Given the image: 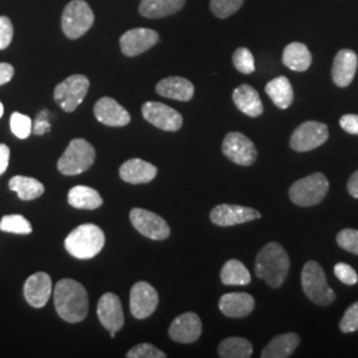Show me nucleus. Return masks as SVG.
<instances>
[{
	"mask_svg": "<svg viewBox=\"0 0 358 358\" xmlns=\"http://www.w3.org/2000/svg\"><path fill=\"white\" fill-rule=\"evenodd\" d=\"M53 301L57 315L71 324H76L88 316L90 300L83 284L73 279H63L53 289Z\"/></svg>",
	"mask_w": 358,
	"mask_h": 358,
	"instance_id": "obj_1",
	"label": "nucleus"
},
{
	"mask_svg": "<svg viewBox=\"0 0 358 358\" xmlns=\"http://www.w3.org/2000/svg\"><path fill=\"white\" fill-rule=\"evenodd\" d=\"M289 272V257L279 243L266 244L256 256V276L271 288H280Z\"/></svg>",
	"mask_w": 358,
	"mask_h": 358,
	"instance_id": "obj_2",
	"label": "nucleus"
},
{
	"mask_svg": "<svg viewBox=\"0 0 358 358\" xmlns=\"http://www.w3.org/2000/svg\"><path fill=\"white\" fill-rule=\"evenodd\" d=\"M105 244L103 231L92 223L81 224L65 238V250L76 259L87 260L101 252Z\"/></svg>",
	"mask_w": 358,
	"mask_h": 358,
	"instance_id": "obj_3",
	"label": "nucleus"
},
{
	"mask_svg": "<svg viewBox=\"0 0 358 358\" xmlns=\"http://www.w3.org/2000/svg\"><path fill=\"white\" fill-rule=\"evenodd\" d=\"M96 159V150L84 138H75L68 145L57 162V169L64 176H78L90 170Z\"/></svg>",
	"mask_w": 358,
	"mask_h": 358,
	"instance_id": "obj_4",
	"label": "nucleus"
},
{
	"mask_svg": "<svg viewBox=\"0 0 358 358\" xmlns=\"http://www.w3.org/2000/svg\"><path fill=\"white\" fill-rule=\"evenodd\" d=\"M301 285L308 299L321 307L332 304L336 299V294L327 282L324 269L317 262L310 260L304 266L301 271Z\"/></svg>",
	"mask_w": 358,
	"mask_h": 358,
	"instance_id": "obj_5",
	"label": "nucleus"
},
{
	"mask_svg": "<svg viewBox=\"0 0 358 358\" xmlns=\"http://www.w3.org/2000/svg\"><path fill=\"white\" fill-rule=\"evenodd\" d=\"M329 190V182L321 173L310 174L306 178L296 180L289 189V198L294 205L310 207L324 201Z\"/></svg>",
	"mask_w": 358,
	"mask_h": 358,
	"instance_id": "obj_6",
	"label": "nucleus"
},
{
	"mask_svg": "<svg viewBox=\"0 0 358 358\" xmlns=\"http://www.w3.org/2000/svg\"><path fill=\"white\" fill-rule=\"evenodd\" d=\"M94 23V15L85 0H72L65 6L62 28L65 36L76 40L84 36Z\"/></svg>",
	"mask_w": 358,
	"mask_h": 358,
	"instance_id": "obj_7",
	"label": "nucleus"
},
{
	"mask_svg": "<svg viewBox=\"0 0 358 358\" xmlns=\"http://www.w3.org/2000/svg\"><path fill=\"white\" fill-rule=\"evenodd\" d=\"M90 87V80L84 75L66 77L64 81L56 85L55 100L64 112L72 113L84 101Z\"/></svg>",
	"mask_w": 358,
	"mask_h": 358,
	"instance_id": "obj_8",
	"label": "nucleus"
},
{
	"mask_svg": "<svg viewBox=\"0 0 358 358\" xmlns=\"http://www.w3.org/2000/svg\"><path fill=\"white\" fill-rule=\"evenodd\" d=\"M329 137L328 127L317 121H307L296 129L291 137V148L294 152H310L324 145Z\"/></svg>",
	"mask_w": 358,
	"mask_h": 358,
	"instance_id": "obj_9",
	"label": "nucleus"
},
{
	"mask_svg": "<svg viewBox=\"0 0 358 358\" xmlns=\"http://www.w3.org/2000/svg\"><path fill=\"white\" fill-rule=\"evenodd\" d=\"M133 227L143 236L153 241H165L170 236V227L165 219L145 208H133L130 211Z\"/></svg>",
	"mask_w": 358,
	"mask_h": 358,
	"instance_id": "obj_10",
	"label": "nucleus"
},
{
	"mask_svg": "<svg viewBox=\"0 0 358 358\" xmlns=\"http://www.w3.org/2000/svg\"><path fill=\"white\" fill-rule=\"evenodd\" d=\"M223 154L236 165L251 166L257 158L255 145L239 131H231L222 145Z\"/></svg>",
	"mask_w": 358,
	"mask_h": 358,
	"instance_id": "obj_11",
	"label": "nucleus"
},
{
	"mask_svg": "<svg viewBox=\"0 0 358 358\" xmlns=\"http://www.w3.org/2000/svg\"><path fill=\"white\" fill-rule=\"evenodd\" d=\"M142 115L155 128L165 131H177L182 128L183 124V118L179 112L165 103L157 101H148L143 103Z\"/></svg>",
	"mask_w": 358,
	"mask_h": 358,
	"instance_id": "obj_12",
	"label": "nucleus"
},
{
	"mask_svg": "<svg viewBox=\"0 0 358 358\" xmlns=\"http://www.w3.org/2000/svg\"><path fill=\"white\" fill-rule=\"evenodd\" d=\"M159 296L149 282H136L130 289V312L137 320L152 316L158 307Z\"/></svg>",
	"mask_w": 358,
	"mask_h": 358,
	"instance_id": "obj_13",
	"label": "nucleus"
},
{
	"mask_svg": "<svg viewBox=\"0 0 358 358\" xmlns=\"http://www.w3.org/2000/svg\"><path fill=\"white\" fill-rule=\"evenodd\" d=\"M159 36L154 29L149 28H134L127 31L120 38L121 51L128 56L134 57L143 52L149 51L158 43Z\"/></svg>",
	"mask_w": 358,
	"mask_h": 358,
	"instance_id": "obj_14",
	"label": "nucleus"
},
{
	"mask_svg": "<svg viewBox=\"0 0 358 358\" xmlns=\"http://www.w3.org/2000/svg\"><path fill=\"white\" fill-rule=\"evenodd\" d=\"M260 217V213L254 208L239 205H217L210 213L211 222L220 227L242 224Z\"/></svg>",
	"mask_w": 358,
	"mask_h": 358,
	"instance_id": "obj_15",
	"label": "nucleus"
},
{
	"mask_svg": "<svg viewBox=\"0 0 358 358\" xmlns=\"http://www.w3.org/2000/svg\"><path fill=\"white\" fill-rule=\"evenodd\" d=\"M202 321L196 313L187 312L178 316L169 328V336L173 341L180 344H192L202 334Z\"/></svg>",
	"mask_w": 358,
	"mask_h": 358,
	"instance_id": "obj_16",
	"label": "nucleus"
},
{
	"mask_svg": "<svg viewBox=\"0 0 358 358\" xmlns=\"http://www.w3.org/2000/svg\"><path fill=\"white\" fill-rule=\"evenodd\" d=\"M97 316L103 328L109 332H118L122 329L125 317L118 296L112 292L103 294L97 304Z\"/></svg>",
	"mask_w": 358,
	"mask_h": 358,
	"instance_id": "obj_17",
	"label": "nucleus"
},
{
	"mask_svg": "<svg viewBox=\"0 0 358 358\" xmlns=\"http://www.w3.org/2000/svg\"><path fill=\"white\" fill-rule=\"evenodd\" d=\"M93 113L99 122L112 128H122L130 122L128 110L112 97L100 99L94 103Z\"/></svg>",
	"mask_w": 358,
	"mask_h": 358,
	"instance_id": "obj_18",
	"label": "nucleus"
},
{
	"mask_svg": "<svg viewBox=\"0 0 358 358\" xmlns=\"http://www.w3.org/2000/svg\"><path fill=\"white\" fill-rule=\"evenodd\" d=\"M52 294L51 276L45 272H36L27 279L24 284V297L34 308H43L50 300Z\"/></svg>",
	"mask_w": 358,
	"mask_h": 358,
	"instance_id": "obj_19",
	"label": "nucleus"
},
{
	"mask_svg": "<svg viewBox=\"0 0 358 358\" xmlns=\"http://www.w3.org/2000/svg\"><path fill=\"white\" fill-rule=\"evenodd\" d=\"M357 66V53L352 50H341L336 55L333 62V83L340 88H346L356 76Z\"/></svg>",
	"mask_w": 358,
	"mask_h": 358,
	"instance_id": "obj_20",
	"label": "nucleus"
},
{
	"mask_svg": "<svg viewBox=\"0 0 358 358\" xmlns=\"http://www.w3.org/2000/svg\"><path fill=\"white\" fill-rule=\"evenodd\" d=\"M255 308V300L251 294L232 292L223 294L219 300V309L227 317L242 319L248 316Z\"/></svg>",
	"mask_w": 358,
	"mask_h": 358,
	"instance_id": "obj_21",
	"label": "nucleus"
},
{
	"mask_svg": "<svg viewBox=\"0 0 358 358\" xmlns=\"http://www.w3.org/2000/svg\"><path fill=\"white\" fill-rule=\"evenodd\" d=\"M155 92L159 96L171 99V100L190 101L195 90H194L192 81H189L187 78L173 76L161 80L155 87Z\"/></svg>",
	"mask_w": 358,
	"mask_h": 358,
	"instance_id": "obj_22",
	"label": "nucleus"
},
{
	"mask_svg": "<svg viewBox=\"0 0 358 358\" xmlns=\"http://www.w3.org/2000/svg\"><path fill=\"white\" fill-rule=\"evenodd\" d=\"M157 167L143 159L133 158L120 167V177L131 185L149 183L157 177Z\"/></svg>",
	"mask_w": 358,
	"mask_h": 358,
	"instance_id": "obj_23",
	"label": "nucleus"
},
{
	"mask_svg": "<svg viewBox=\"0 0 358 358\" xmlns=\"http://www.w3.org/2000/svg\"><path fill=\"white\" fill-rule=\"evenodd\" d=\"M232 100L236 108L248 117H259L263 115V103L255 88L243 84L232 93Z\"/></svg>",
	"mask_w": 358,
	"mask_h": 358,
	"instance_id": "obj_24",
	"label": "nucleus"
},
{
	"mask_svg": "<svg viewBox=\"0 0 358 358\" xmlns=\"http://www.w3.org/2000/svg\"><path fill=\"white\" fill-rule=\"evenodd\" d=\"M300 344V337L294 333H284L273 337L262 352L263 358H287L294 355Z\"/></svg>",
	"mask_w": 358,
	"mask_h": 358,
	"instance_id": "obj_25",
	"label": "nucleus"
},
{
	"mask_svg": "<svg viewBox=\"0 0 358 358\" xmlns=\"http://www.w3.org/2000/svg\"><path fill=\"white\" fill-rule=\"evenodd\" d=\"M282 63L294 72H306L312 64V55L303 43H291L282 52Z\"/></svg>",
	"mask_w": 358,
	"mask_h": 358,
	"instance_id": "obj_26",
	"label": "nucleus"
},
{
	"mask_svg": "<svg viewBox=\"0 0 358 358\" xmlns=\"http://www.w3.org/2000/svg\"><path fill=\"white\" fill-rule=\"evenodd\" d=\"M186 0H142L140 4V13L149 19L166 17L178 13Z\"/></svg>",
	"mask_w": 358,
	"mask_h": 358,
	"instance_id": "obj_27",
	"label": "nucleus"
},
{
	"mask_svg": "<svg viewBox=\"0 0 358 358\" xmlns=\"http://www.w3.org/2000/svg\"><path fill=\"white\" fill-rule=\"evenodd\" d=\"M68 203L80 210H96L103 201L99 192L90 186H75L68 192Z\"/></svg>",
	"mask_w": 358,
	"mask_h": 358,
	"instance_id": "obj_28",
	"label": "nucleus"
},
{
	"mask_svg": "<svg viewBox=\"0 0 358 358\" xmlns=\"http://www.w3.org/2000/svg\"><path fill=\"white\" fill-rule=\"evenodd\" d=\"M266 93L279 109H287L294 103V90L289 80L285 76L271 80L266 85Z\"/></svg>",
	"mask_w": 358,
	"mask_h": 358,
	"instance_id": "obj_29",
	"label": "nucleus"
},
{
	"mask_svg": "<svg viewBox=\"0 0 358 358\" xmlns=\"http://www.w3.org/2000/svg\"><path fill=\"white\" fill-rule=\"evenodd\" d=\"M10 190L16 192L22 201H32L44 194V185L38 179L15 176L8 182Z\"/></svg>",
	"mask_w": 358,
	"mask_h": 358,
	"instance_id": "obj_30",
	"label": "nucleus"
},
{
	"mask_svg": "<svg viewBox=\"0 0 358 358\" xmlns=\"http://www.w3.org/2000/svg\"><path fill=\"white\" fill-rule=\"evenodd\" d=\"M252 353V344L243 337H229L217 348V355L222 358H248Z\"/></svg>",
	"mask_w": 358,
	"mask_h": 358,
	"instance_id": "obj_31",
	"label": "nucleus"
},
{
	"mask_svg": "<svg viewBox=\"0 0 358 358\" xmlns=\"http://www.w3.org/2000/svg\"><path fill=\"white\" fill-rule=\"evenodd\" d=\"M220 280L224 285H248L251 275L242 262L231 259L220 271Z\"/></svg>",
	"mask_w": 358,
	"mask_h": 358,
	"instance_id": "obj_32",
	"label": "nucleus"
},
{
	"mask_svg": "<svg viewBox=\"0 0 358 358\" xmlns=\"http://www.w3.org/2000/svg\"><path fill=\"white\" fill-rule=\"evenodd\" d=\"M0 231L10 232V234H19V235H28L32 232V226L29 220L23 215L15 214V215H6L1 217Z\"/></svg>",
	"mask_w": 358,
	"mask_h": 358,
	"instance_id": "obj_33",
	"label": "nucleus"
},
{
	"mask_svg": "<svg viewBox=\"0 0 358 358\" xmlns=\"http://www.w3.org/2000/svg\"><path fill=\"white\" fill-rule=\"evenodd\" d=\"M232 63L235 65V68L243 75H251L255 72V60L248 48L242 47L234 52Z\"/></svg>",
	"mask_w": 358,
	"mask_h": 358,
	"instance_id": "obj_34",
	"label": "nucleus"
},
{
	"mask_svg": "<svg viewBox=\"0 0 358 358\" xmlns=\"http://www.w3.org/2000/svg\"><path fill=\"white\" fill-rule=\"evenodd\" d=\"M243 3L244 0H211L210 10L219 19H226L239 11Z\"/></svg>",
	"mask_w": 358,
	"mask_h": 358,
	"instance_id": "obj_35",
	"label": "nucleus"
},
{
	"mask_svg": "<svg viewBox=\"0 0 358 358\" xmlns=\"http://www.w3.org/2000/svg\"><path fill=\"white\" fill-rule=\"evenodd\" d=\"M10 125H11V130H13V134L19 140H26L32 133V125L34 124H32V120L28 115L15 112L11 115Z\"/></svg>",
	"mask_w": 358,
	"mask_h": 358,
	"instance_id": "obj_36",
	"label": "nucleus"
},
{
	"mask_svg": "<svg viewBox=\"0 0 358 358\" xmlns=\"http://www.w3.org/2000/svg\"><path fill=\"white\" fill-rule=\"evenodd\" d=\"M128 358H166V353H164L161 349H158L157 346L148 344V343H142L138 345L133 346L128 353Z\"/></svg>",
	"mask_w": 358,
	"mask_h": 358,
	"instance_id": "obj_37",
	"label": "nucleus"
},
{
	"mask_svg": "<svg viewBox=\"0 0 358 358\" xmlns=\"http://www.w3.org/2000/svg\"><path fill=\"white\" fill-rule=\"evenodd\" d=\"M337 244L348 252L358 255V231L345 229L340 231L336 236Z\"/></svg>",
	"mask_w": 358,
	"mask_h": 358,
	"instance_id": "obj_38",
	"label": "nucleus"
},
{
	"mask_svg": "<svg viewBox=\"0 0 358 358\" xmlns=\"http://www.w3.org/2000/svg\"><path fill=\"white\" fill-rule=\"evenodd\" d=\"M340 329L343 333L358 331V301L346 309L343 320L340 321Z\"/></svg>",
	"mask_w": 358,
	"mask_h": 358,
	"instance_id": "obj_39",
	"label": "nucleus"
},
{
	"mask_svg": "<svg viewBox=\"0 0 358 358\" xmlns=\"http://www.w3.org/2000/svg\"><path fill=\"white\" fill-rule=\"evenodd\" d=\"M334 275L346 285H355L358 282L357 272L346 263H337L334 266Z\"/></svg>",
	"mask_w": 358,
	"mask_h": 358,
	"instance_id": "obj_40",
	"label": "nucleus"
},
{
	"mask_svg": "<svg viewBox=\"0 0 358 358\" xmlns=\"http://www.w3.org/2000/svg\"><path fill=\"white\" fill-rule=\"evenodd\" d=\"M13 38V26L7 16H0V51L8 48Z\"/></svg>",
	"mask_w": 358,
	"mask_h": 358,
	"instance_id": "obj_41",
	"label": "nucleus"
},
{
	"mask_svg": "<svg viewBox=\"0 0 358 358\" xmlns=\"http://www.w3.org/2000/svg\"><path fill=\"white\" fill-rule=\"evenodd\" d=\"M340 127L349 134L358 136V115H345L340 118Z\"/></svg>",
	"mask_w": 358,
	"mask_h": 358,
	"instance_id": "obj_42",
	"label": "nucleus"
},
{
	"mask_svg": "<svg viewBox=\"0 0 358 358\" xmlns=\"http://www.w3.org/2000/svg\"><path fill=\"white\" fill-rule=\"evenodd\" d=\"M44 115H45V112H43L41 115H38V118H36L35 125H32V131H34L35 134H38V136L44 134L45 131H50V129H51V125H50L48 120H47Z\"/></svg>",
	"mask_w": 358,
	"mask_h": 358,
	"instance_id": "obj_43",
	"label": "nucleus"
},
{
	"mask_svg": "<svg viewBox=\"0 0 358 358\" xmlns=\"http://www.w3.org/2000/svg\"><path fill=\"white\" fill-rule=\"evenodd\" d=\"M15 69L8 63H0V85H4L13 80Z\"/></svg>",
	"mask_w": 358,
	"mask_h": 358,
	"instance_id": "obj_44",
	"label": "nucleus"
},
{
	"mask_svg": "<svg viewBox=\"0 0 358 358\" xmlns=\"http://www.w3.org/2000/svg\"><path fill=\"white\" fill-rule=\"evenodd\" d=\"M10 148L4 143H0V176L6 173L10 162Z\"/></svg>",
	"mask_w": 358,
	"mask_h": 358,
	"instance_id": "obj_45",
	"label": "nucleus"
},
{
	"mask_svg": "<svg viewBox=\"0 0 358 358\" xmlns=\"http://www.w3.org/2000/svg\"><path fill=\"white\" fill-rule=\"evenodd\" d=\"M348 192L353 198H358V170L348 180Z\"/></svg>",
	"mask_w": 358,
	"mask_h": 358,
	"instance_id": "obj_46",
	"label": "nucleus"
},
{
	"mask_svg": "<svg viewBox=\"0 0 358 358\" xmlns=\"http://www.w3.org/2000/svg\"><path fill=\"white\" fill-rule=\"evenodd\" d=\"M3 113H4V106H3V103H0V118H1Z\"/></svg>",
	"mask_w": 358,
	"mask_h": 358,
	"instance_id": "obj_47",
	"label": "nucleus"
}]
</instances>
